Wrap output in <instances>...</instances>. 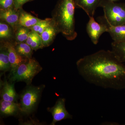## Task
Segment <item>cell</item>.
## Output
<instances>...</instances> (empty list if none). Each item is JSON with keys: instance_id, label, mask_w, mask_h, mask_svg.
Instances as JSON below:
<instances>
[{"instance_id": "7a4b0ae2", "label": "cell", "mask_w": 125, "mask_h": 125, "mask_svg": "<svg viewBox=\"0 0 125 125\" xmlns=\"http://www.w3.org/2000/svg\"><path fill=\"white\" fill-rule=\"evenodd\" d=\"M74 0H58L52 12L53 26L67 40H74L77 36L75 31Z\"/></svg>"}, {"instance_id": "7c38bea8", "label": "cell", "mask_w": 125, "mask_h": 125, "mask_svg": "<svg viewBox=\"0 0 125 125\" xmlns=\"http://www.w3.org/2000/svg\"><path fill=\"white\" fill-rule=\"evenodd\" d=\"M20 113L19 103L9 102L1 99L0 101V114L3 117L16 116Z\"/></svg>"}, {"instance_id": "3957f363", "label": "cell", "mask_w": 125, "mask_h": 125, "mask_svg": "<svg viewBox=\"0 0 125 125\" xmlns=\"http://www.w3.org/2000/svg\"><path fill=\"white\" fill-rule=\"evenodd\" d=\"M100 7L104 14L98 18V22L113 26L125 24V3L102 0Z\"/></svg>"}, {"instance_id": "277c9868", "label": "cell", "mask_w": 125, "mask_h": 125, "mask_svg": "<svg viewBox=\"0 0 125 125\" xmlns=\"http://www.w3.org/2000/svg\"><path fill=\"white\" fill-rule=\"evenodd\" d=\"M42 70V67L35 58H30L10 73L8 77L9 81L15 83L23 82L27 85H30L34 78Z\"/></svg>"}, {"instance_id": "ac0fdd59", "label": "cell", "mask_w": 125, "mask_h": 125, "mask_svg": "<svg viewBox=\"0 0 125 125\" xmlns=\"http://www.w3.org/2000/svg\"><path fill=\"white\" fill-rule=\"evenodd\" d=\"M14 43L16 50L21 56L28 59L32 58L33 50L27 43L15 42Z\"/></svg>"}, {"instance_id": "d4e9b609", "label": "cell", "mask_w": 125, "mask_h": 125, "mask_svg": "<svg viewBox=\"0 0 125 125\" xmlns=\"http://www.w3.org/2000/svg\"><path fill=\"white\" fill-rule=\"evenodd\" d=\"M33 0H13L14 8L16 10H19L22 8L23 5L25 3Z\"/></svg>"}, {"instance_id": "44dd1931", "label": "cell", "mask_w": 125, "mask_h": 125, "mask_svg": "<svg viewBox=\"0 0 125 125\" xmlns=\"http://www.w3.org/2000/svg\"><path fill=\"white\" fill-rule=\"evenodd\" d=\"M31 31L29 28L20 26L15 33V42H25Z\"/></svg>"}, {"instance_id": "8fae6325", "label": "cell", "mask_w": 125, "mask_h": 125, "mask_svg": "<svg viewBox=\"0 0 125 125\" xmlns=\"http://www.w3.org/2000/svg\"><path fill=\"white\" fill-rule=\"evenodd\" d=\"M75 6L84 10L89 17H94L96 9L100 7L102 0H74Z\"/></svg>"}, {"instance_id": "5b68a950", "label": "cell", "mask_w": 125, "mask_h": 125, "mask_svg": "<svg viewBox=\"0 0 125 125\" xmlns=\"http://www.w3.org/2000/svg\"><path fill=\"white\" fill-rule=\"evenodd\" d=\"M45 85H27L20 95V113L28 115L33 112L37 107Z\"/></svg>"}, {"instance_id": "5bb4252c", "label": "cell", "mask_w": 125, "mask_h": 125, "mask_svg": "<svg viewBox=\"0 0 125 125\" xmlns=\"http://www.w3.org/2000/svg\"><path fill=\"white\" fill-rule=\"evenodd\" d=\"M19 10L20 12L19 24L20 26L30 28L42 20L25 11L22 8Z\"/></svg>"}, {"instance_id": "ba28073f", "label": "cell", "mask_w": 125, "mask_h": 125, "mask_svg": "<svg viewBox=\"0 0 125 125\" xmlns=\"http://www.w3.org/2000/svg\"><path fill=\"white\" fill-rule=\"evenodd\" d=\"M1 43L6 48L8 52L11 66L10 73H12L20 65L27 62L29 59L23 57L18 53L16 50L14 43L11 41L1 42Z\"/></svg>"}, {"instance_id": "8992f818", "label": "cell", "mask_w": 125, "mask_h": 125, "mask_svg": "<svg viewBox=\"0 0 125 125\" xmlns=\"http://www.w3.org/2000/svg\"><path fill=\"white\" fill-rule=\"evenodd\" d=\"M65 102V99L59 98L54 106L48 108L47 110L51 113L53 117V120L50 125H55L56 123L62 120L72 118V116L66 108Z\"/></svg>"}, {"instance_id": "ffe728a7", "label": "cell", "mask_w": 125, "mask_h": 125, "mask_svg": "<svg viewBox=\"0 0 125 125\" xmlns=\"http://www.w3.org/2000/svg\"><path fill=\"white\" fill-rule=\"evenodd\" d=\"M52 25H53L52 18H47L43 20H42L29 29L40 35L47 27Z\"/></svg>"}, {"instance_id": "4fadbf2b", "label": "cell", "mask_w": 125, "mask_h": 125, "mask_svg": "<svg viewBox=\"0 0 125 125\" xmlns=\"http://www.w3.org/2000/svg\"><path fill=\"white\" fill-rule=\"evenodd\" d=\"M106 25L108 27L107 32L110 34L113 42H125V24L117 26Z\"/></svg>"}, {"instance_id": "30bf717a", "label": "cell", "mask_w": 125, "mask_h": 125, "mask_svg": "<svg viewBox=\"0 0 125 125\" xmlns=\"http://www.w3.org/2000/svg\"><path fill=\"white\" fill-rule=\"evenodd\" d=\"M15 83L8 82L6 78L1 81L0 97L1 99L9 102H18L20 95L17 94L14 87Z\"/></svg>"}, {"instance_id": "cb8c5ba5", "label": "cell", "mask_w": 125, "mask_h": 125, "mask_svg": "<svg viewBox=\"0 0 125 125\" xmlns=\"http://www.w3.org/2000/svg\"><path fill=\"white\" fill-rule=\"evenodd\" d=\"M39 35V34L36 33V32L31 30L25 42L30 46L32 43L37 37Z\"/></svg>"}, {"instance_id": "e0dca14e", "label": "cell", "mask_w": 125, "mask_h": 125, "mask_svg": "<svg viewBox=\"0 0 125 125\" xmlns=\"http://www.w3.org/2000/svg\"><path fill=\"white\" fill-rule=\"evenodd\" d=\"M14 33L11 26L7 23L0 20V39L1 42L11 41Z\"/></svg>"}, {"instance_id": "6da1fadb", "label": "cell", "mask_w": 125, "mask_h": 125, "mask_svg": "<svg viewBox=\"0 0 125 125\" xmlns=\"http://www.w3.org/2000/svg\"><path fill=\"white\" fill-rule=\"evenodd\" d=\"M79 73L91 84L106 89H125V64L114 52L101 50L76 62Z\"/></svg>"}, {"instance_id": "484cf974", "label": "cell", "mask_w": 125, "mask_h": 125, "mask_svg": "<svg viewBox=\"0 0 125 125\" xmlns=\"http://www.w3.org/2000/svg\"><path fill=\"white\" fill-rule=\"evenodd\" d=\"M108 0L110 1H114L115 2V1L118 0Z\"/></svg>"}, {"instance_id": "9a60e30c", "label": "cell", "mask_w": 125, "mask_h": 125, "mask_svg": "<svg viewBox=\"0 0 125 125\" xmlns=\"http://www.w3.org/2000/svg\"><path fill=\"white\" fill-rule=\"evenodd\" d=\"M58 33V31L52 25L47 27L40 35L43 47L50 46Z\"/></svg>"}, {"instance_id": "d6986e66", "label": "cell", "mask_w": 125, "mask_h": 125, "mask_svg": "<svg viewBox=\"0 0 125 125\" xmlns=\"http://www.w3.org/2000/svg\"><path fill=\"white\" fill-rule=\"evenodd\" d=\"M112 51L119 60L125 64V42L112 43Z\"/></svg>"}, {"instance_id": "9c48e42d", "label": "cell", "mask_w": 125, "mask_h": 125, "mask_svg": "<svg viewBox=\"0 0 125 125\" xmlns=\"http://www.w3.org/2000/svg\"><path fill=\"white\" fill-rule=\"evenodd\" d=\"M20 12L19 10L14 8L4 10L0 9V20L4 21L10 25L15 33L20 25L19 24Z\"/></svg>"}, {"instance_id": "52a82bcc", "label": "cell", "mask_w": 125, "mask_h": 125, "mask_svg": "<svg viewBox=\"0 0 125 125\" xmlns=\"http://www.w3.org/2000/svg\"><path fill=\"white\" fill-rule=\"evenodd\" d=\"M89 18L86 27L87 33L92 42L97 45L101 35L107 32L108 27L105 23L96 22L94 17Z\"/></svg>"}, {"instance_id": "7402d4cb", "label": "cell", "mask_w": 125, "mask_h": 125, "mask_svg": "<svg viewBox=\"0 0 125 125\" xmlns=\"http://www.w3.org/2000/svg\"><path fill=\"white\" fill-rule=\"evenodd\" d=\"M33 51H36L39 49H42L44 47L40 35H39L30 45Z\"/></svg>"}, {"instance_id": "2e32d148", "label": "cell", "mask_w": 125, "mask_h": 125, "mask_svg": "<svg viewBox=\"0 0 125 125\" xmlns=\"http://www.w3.org/2000/svg\"><path fill=\"white\" fill-rule=\"evenodd\" d=\"M11 64L9 59V54L5 47L1 44L0 48V71L1 73L10 71Z\"/></svg>"}, {"instance_id": "603a6c76", "label": "cell", "mask_w": 125, "mask_h": 125, "mask_svg": "<svg viewBox=\"0 0 125 125\" xmlns=\"http://www.w3.org/2000/svg\"><path fill=\"white\" fill-rule=\"evenodd\" d=\"M0 7L4 10L14 8L13 0H0Z\"/></svg>"}]
</instances>
